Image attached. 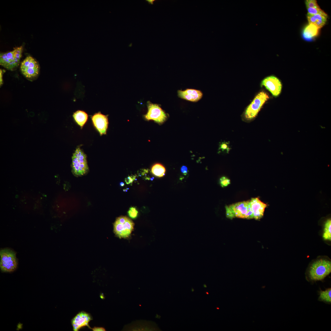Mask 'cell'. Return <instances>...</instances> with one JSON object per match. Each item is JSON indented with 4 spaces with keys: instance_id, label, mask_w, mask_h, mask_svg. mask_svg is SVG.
Masks as SVG:
<instances>
[{
    "instance_id": "obj_20",
    "label": "cell",
    "mask_w": 331,
    "mask_h": 331,
    "mask_svg": "<svg viewBox=\"0 0 331 331\" xmlns=\"http://www.w3.org/2000/svg\"><path fill=\"white\" fill-rule=\"evenodd\" d=\"M308 13L311 14H319L327 17V14L320 8H307Z\"/></svg>"
},
{
    "instance_id": "obj_10",
    "label": "cell",
    "mask_w": 331,
    "mask_h": 331,
    "mask_svg": "<svg viewBox=\"0 0 331 331\" xmlns=\"http://www.w3.org/2000/svg\"><path fill=\"white\" fill-rule=\"evenodd\" d=\"M261 85L264 86L274 97L278 96L280 93L282 85L280 80L273 76H268L262 82Z\"/></svg>"
},
{
    "instance_id": "obj_13",
    "label": "cell",
    "mask_w": 331,
    "mask_h": 331,
    "mask_svg": "<svg viewBox=\"0 0 331 331\" xmlns=\"http://www.w3.org/2000/svg\"><path fill=\"white\" fill-rule=\"evenodd\" d=\"M253 219L256 220L261 219L263 216L267 205L261 201L258 198H252L250 201Z\"/></svg>"
},
{
    "instance_id": "obj_22",
    "label": "cell",
    "mask_w": 331,
    "mask_h": 331,
    "mask_svg": "<svg viewBox=\"0 0 331 331\" xmlns=\"http://www.w3.org/2000/svg\"><path fill=\"white\" fill-rule=\"evenodd\" d=\"M138 211L136 208L134 207H131L127 211V213L129 216L133 219L136 218L138 215Z\"/></svg>"
},
{
    "instance_id": "obj_18",
    "label": "cell",
    "mask_w": 331,
    "mask_h": 331,
    "mask_svg": "<svg viewBox=\"0 0 331 331\" xmlns=\"http://www.w3.org/2000/svg\"><path fill=\"white\" fill-rule=\"evenodd\" d=\"M319 301L330 303L331 302V288H329L325 291L319 292Z\"/></svg>"
},
{
    "instance_id": "obj_14",
    "label": "cell",
    "mask_w": 331,
    "mask_h": 331,
    "mask_svg": "<svg viewBox=\"0 0 331 331\" xmlns=\"http://www.w3.org/2000/svg\"><path fill=\"white\" fill-rule=\"evenodd\" d=\"M178 96L182 99L192 102H196L201 99L203 93L199 90L187 89L184 91H178Z\"/></svg>"
},
{
    "instance_id": "obj_11",
    "label": "cell",
    "mask_w": 331,
    "mask_h": 331,
    "mask_svg": "<svg viewBox=\"0 0 331 331\" xmlns=\"http://www.w3.org/2000/svg\"><path fill=\"white\" fill-rule=\"evenodd\" d=\"M92 319V317L89 314L84 311L79 312L71 320L73 330L78 331L86 326L91 328L89 323Z\"/></svg>"
},
{
    "instance_id": "obj_26",
    "label": "cell",
    "mask_w": 331,
    "mask_h": 331,
    "mask_svg": "<svg viewBox=\"0 0 331 331\" xmlns=\"http://www.w3.org/2000/svg\"><path fill=\"white\" fill-rule=\"evenodd\" d=\"M307 18L309 24H314L317 20L310 14L307 13Z\"/></svg>"
},
{
    "instance_id": "obj_5",
    "label": "cell",
    "mask_w": 331,
    "mask_h": 331,
    "mask_svg": "<svg viewBox=\"0 0 331 331\" xmlns=\"http://www.w3.org/2000/svg\"><path fill=\"white\" fill-rule=\"evenodd\" d=\"M0 268L4 272H11L17 268V262L15 253L8 249H2L0 251Z\"/></svg>"
},
{
    "instance_id": "obj_24",
    "label": "cell",
    "mask_w": 331,
    "mask_h": 331,
    "mask_svg": "<svg viewBox=\"0 0 331 331\" xmlns=\"http://www.w3.org/2000/svg\"><path fill=\"white\" fill-rule=\"evenodd\" d=\"M311 16L314 17L317 20H320L323 21L325 22L326 21L327 18V17H325L324 16L322 15L321 14H310Z\"/></svg>"
},
{
    "instance_id": "obj_9",
    "label": "cell",
    "mask_w": 331,
    "mask_h": 331,
    "mask_svg": "<svg viewBox=\"0 0 331 331\" xmlns=\"http://www.w3.org/2000/svg\"><path fill=\"white\" fill-rule=\"evenodd\" d=\"M147 106L148 111L144 116L146 120H152L159 124H162L166 120L167 118L166 114L158 105L148 101Z\"/></svg>"
},
{
    "instance_id": "obj_12",
    "label": "cell",
    "mask_w": 331,
    "mask_h": 331,
    "mask_svg": "<svg viewBox=\"0 0 331 331\" xmlns=\"http://www.w3.org/2000/svg\"><path fill=\"white\" fill-rule=\"evenodd\" d=\"M91 120L94 126L101 135L106 134L108 124L107 115L99 112L92 116Z\"/></svg>"
},
{
    "instance_id": "obj_15",
    "label": "cell",
    "mask_w": 331,
    "mask_h": 331,
    "mask_svg": "<svg viewBox=\"0 0 331 331\" xmlns=\"http://www.w3.org/2000/svg\"><path fill=\"white\" fill-rule=\"evenodd\" d=\"M318 31L319 29L314 24H309L303 29V37L306 40H310L316 36Z\"/></svg>"
},
{
    "instance_id": "obj_25",
    "label": "cell",
    "mask_w": 331,
    "mask_h": 331,
    "mask_svg": "<svg viewBox=\"0 0 331 331\" xmlns=\"http://www.w3.org/2000/svg\"><path fill=\"white\" fill-rule=\"evenodd\" d=\"M220 149L223 150H227V152H228L230 149L229 147L228 143L226 142L222 143L220 145Z\"/></svg>"
},
{
    "instance_id": "obj_30",
    "label": "cell",
    "mask_w": 331,
    "mask_h": 331,
    "mask_svg": "<svg viewBox=\"0 0 331 331\" xmlns=\"http://www.w3.org/2000/svg\"><path fill=\"white\" fill-rule=\"evenodd\" d=\"M181 171L184 175H186L188 172L187 167L185 166H183L181 168Z\"/></svg>"
},
{
    "instance_id": "obj_8",
    "label": "cell",
    "mask_w": 331,
    "mask_h": 331,
    "mask_svg": "<svg viewBox=\"0 0 331 331\" xmlns=\"http://www.w3.org/2000/svg\"><path fill=\"white\" fill-rule=\"evenodd\" d=\"M20 70L22 74L26 78L32 79L36 78L40 71L38 62L30 55L27 56L21 62Z\"/></svg>"
},
{
    "instance_id": "obj_33",
    "label": "cell",
    "mask_w": 331,
    "mask_h": 331,
    "mask_svg": "<svg viewBox=\"0 0 331 331\" xmlns=\"http://www.w3.org/2000/svg\"><path fill=\"white\" fill-rule=\"evenodd\" d=\"M120 185L121 186H123L124 185V183L123 182H121L120 183Z\"/></svg>"
},
{
    "instance_id": "obj_4",
    "label": "cell",
    "mask_w": 331,
    "mask_h": 331,
    "mask_svg": "<svg viewBox=\"0 0 331 331\" xmlns=\"http://www.w3.org/2000/svg\"><path fill=\"white\" fill-rule=\"evenodd\" d=\"M73 173L77 176L82 175L88 171L89 168L86 156L79 147L76 148L72 157Z\"/></svg>"
},
{
    "instance_id": "obj_35",
    "label": "cell",
    "mask_w": 331,
    "mask_h": 331,
    "mask_svg": "<svg viewBox=\"0 0 331 331\" xmlns=\"http://www.w3.org/2000/svg\"><path fill=\"white\" fill-rule=\"evenodd\" d=\"M192 291H194V289H193V288H192Z\"/></svg>"
},
{
    "instance_id": "obj_36",
    "label": "cell",
    "mask_w": 331,
    "mask_h": 331,
    "mask_svg": "<svg viewBox=\"0 0 331 331\" xmlns=\"http://www.w3.org/2000/svg\"><path fill=\"white\" fill-rule=\"evenodd\" d=\"M206 294H208V292H206Z\"/></svg>"
},
{
    "instance_id": "obj_32",
    "label": "cell",
    "mask_w": 331,
    "mask_h": 331,
    "mask_svg": "<svg viewBox=\"0 0 331 331\" xmlns=\"http://www.w3.org/2000/svg\"><path fill=\"white\" fill-rule=\"evenodd\" d=\"M149 4H153L155 0H146Z\"/></svg>"
},
{
    "instance_id": "obj_6",
    "label": "cell",
    "mask_w": 331,
    "mask_h": 331,
    "mask_svg": "<svg viewBox=\"0 0 331 331\" xmlns=\"http://www.w3.org/2000/svg\"><path fill=\"white\" fill-rule=\"evenodd\" d=\"M134 224L126 216H121L117 218L114 224V231L120 238H126L130 235L134 229Z\"/></svg>"
},
{
    "instance_id": "obj_27",
    "label": "cell",
    "mask_w": 331,
    "mask_h": 331,
    "mask_svg": "<svg viewBox=\"0 0 331 331\" xmlns=\"http://www.w3.org/2000/svg\"><path fill=\"white\" fill-rule=\"evenodd\" d=\"M326 22L320 21L317 20L314 25L319 29L321 28L325 24Z\"/></svg>"
},
{
    "instance_id": "obj_34",
    "label": "cell",
    "mask_w": 331,
    "mask_h": 331,
    "mask_svg": "<svg viewBox=\"0 0 331 331\" xmlns=\"http://www.w3.org/2000/svg\"><path fill=\"white\" fill-rule=\"evenodd\" d=\"M204 287H207V286L205 284H204Z\"/></svg>"
},
{
    "instance_id": "obj_7",
    "label": "cell",
    "mask_w": 331,
    "mask_h": 331,
    "mask_svg": "<svg viewBox=\"0 0 331 331\" xmlns=\"http://www.w3.org/2000/svg\"><path fill=\"white\" fill-rule=\"evenodd\" d=\"M269 98L267 93L264 91L259 93L246 109L245 116L246 119L251 120L255 117Z\"/></svg>"
},
{
    "instance_id": "obj_29",
    "label": "cell",
    "mask_w": 331,
    "mask_h": 331,
    "mask_svg": "<svg viewBox=\"0 0 331 331\" xmlns=\"http://www.w3.org/2000/svg\"><path fill=\"white\" fill-rule=\"evenodd\" d=\"M92 329L93 331H105V329L103 327H95Z\"/></svg>"
},
{
    "instance_id": "obj_2",
    "label": "cell",
    "mask_w": 331,
    "mask_h": 331,
    "mask_svg": "<svg viewBox=\"0 0 331 331\" xmlns=\"http://www.w3.org/2000/svg\"><path fill=\"white\" fill-rule=\"evenodd\" d=\"M331 272L330 261L321 259L314 262L309 269L308 276L310 281L321 280Z\"/></svg>"
},
{
    "instance_id": "obj_19",
    "label": "cell",
    "mask_w": 331,
    "mask_h": 331,
    "mask_svg": "<svg viewBox=\"0 0 331 331\" xmlns=\"http://www.w3.org/2000/svg\"><path fill=\"white\" fill-rule=\"evenodd\" d=\"M323 237L325 240H331V220L328 219L324 225Z\"/></svg>"
},
{
    "instance_id": "obj_31",
    "label": "cell",
    "mask_w": 331,
    "mask_h": 331,
    "mask_svg": "<svg viewBox=\"0 0 331 331\" xmlns=\"http://www.w3.org/2000/svg\"><path fill=\"white\" fill-rule=\"evenodd\" d=\"M2 69H0V86H2L3 84V79H2V75L3 73L4 72V70Z\"/></svg>"
},
{
    "instance_id": "obj_17",
    "label": "cell",
    "mask_w": 331,
    "mask_h": 331,
    "mask_svg": "<svg viewBox=\"0 0 331 331\" xmlns=\"http://www.w3.org/2000/svg\"><path fill=\"white\" fill-rule=\"evenodd\" d=\"M151 172L155 176L162 177L165 175L166 169L162 165L159 163H156L152 166Z\"/></svg>"
},
{
    "instance_id": "obj_23",
    "label": "cell",
    "mask_w": 331,
    "mask_h": 331,
    "mask_svg": "<svg viewBox=\"0 0 331 331\" xmlns=\"http://www.w3.org/2000/svg\"><path fill=\"white\" fill-rule=\"evenodd\" d=\"M230 183V180L226 177H222L220 179L219 184L222 187L227 186Z\"/></svg>"
},
{
    "instance_id": "obj_16",
    "label": "cell",
    "mask_w": 331,
    "mask_h": 331,
    "mask_svg": "<svg viewBox=\"0 0 331 331\" xmlns=\"http://www.w3.org/2000/svg\"><path fill=\"white\" fill-rule=\"evenodd\" d=\"M73 117L75 122L81 128L86 123L88 119V115L85 112L78 110L74 113Z\"/></svg>"
},
{
    "instance_id": "obj_21",
    "label": "cell",
    "mask_w": 331,
    "mask_h": 331,
    "mask_svg": "<svg viewBox=\"0 0 331 331\" xmlns=\"http://www.w3.org/2000/svg\"><path fill=\"white\" fill-rule=\"evenodd\" d=\"M305 4L307 8H320L316 0H306Z\"/></svg>"
},
{
    "instance_id": "obj_3",
    "label": "cell",
    "mask_w": 331,
    "mask_h": 331,
    "mask_svg": "<svg viewBox=\"0 0 331 331\" xmlns=\"http://www.w3.org/2000/svg\"><path fill=\"white\" fill-rule=\"evenodd\" d=\"M23 50L22 46H20L10 51L0 53V65L8 70H14L19 65Z\"/></svg>"
},
{
    "instance_id": "obj_1",
    "label": "cell",
    "mask_w": 331,
    "mask_h": 331,
    "mask_svg": "<svg viewBox=\"0 0 331 331\" xmlns=\"http://www.w3.org/2000/svg\"><path fill=\"white\" fill-rule=\"evenodd\" d=\"M227 218L232 219L234 218L253 219L250 201L238 202L225 207Z\"/></svg>"
},
{
    "instance_id": "obj_28",
    "label": "cell",
    "mask_w": 331,
    "mask_h": 331,
    "mask_svg": "<svg viewBox=\"0 0 331 331\" xmlns=\"http://www.w3.org/2000/svg\"><path fill=\"white\" fill-rule=\"evenodd\" d=\"M135 179L134 177H132L131 176H128L125 178V181L127 184H129L131 183L135 180Z\"/></svg>"
}]
</instances>
